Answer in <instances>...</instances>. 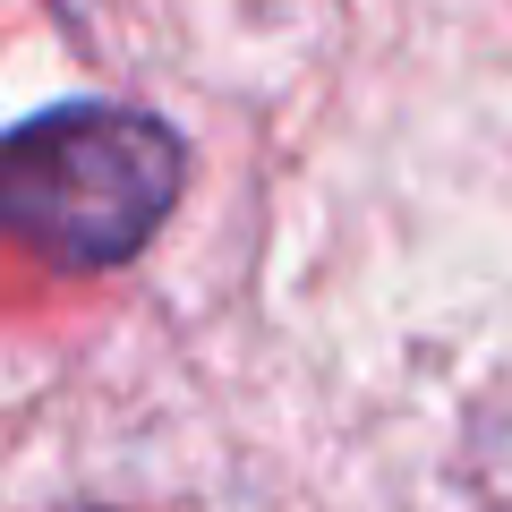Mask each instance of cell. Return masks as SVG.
<instances>
[{
	"label": "cell",
	"mask_w": 512,
	"mask_h": 512,
	"mask_svg": "<svg viewBox=\"0 0 512 512\" xmlns=\"http://www.w3.org/2000/svg\"><path fill=\"white\" fill-rule=\"evenodd\" d=\"M180 137L154 111L128 103H60L9 137L0 154V205L26 248L52 265H120L154 239V222L180 197Z\"/></svg>",
	"instance_id": "1"
}]
</instances>
